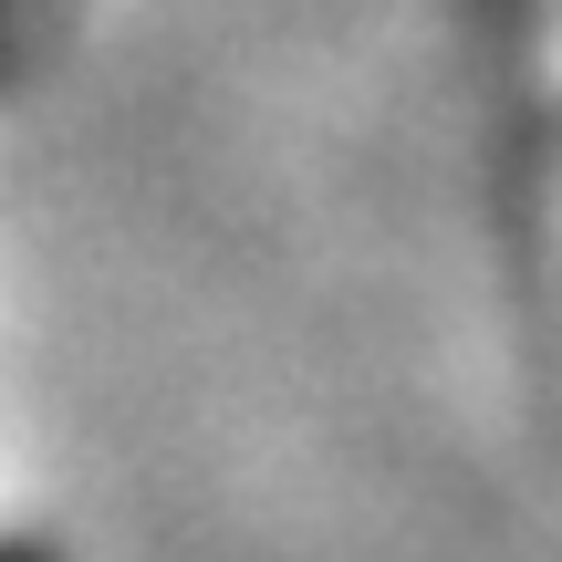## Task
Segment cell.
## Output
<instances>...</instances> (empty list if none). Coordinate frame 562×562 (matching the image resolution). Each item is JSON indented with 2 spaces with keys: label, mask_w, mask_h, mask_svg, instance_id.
Returning <instances> with one entry per match:
<instances>
[{
  "label": "cell",
  "mask_w": 562,
  "mask_h": 562,
  "mask_svg": "<svg viewBox=\"0 0 562 562\" xmlns=\"http://www.w3.org/2000/svg\"><path fill=\"white\" fill-rule=\"evenodd\" d=\"M42 21H53V0H0V83H21V74H32Z\"/></svg>",
  "instance_id": "obj_1"
}]
</instances>
